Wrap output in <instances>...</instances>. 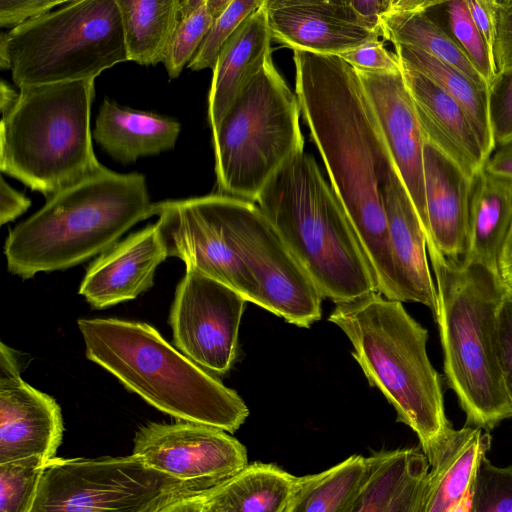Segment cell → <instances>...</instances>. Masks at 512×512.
<instances>
[{"mask_svg":"<svg viewBox=\"0 0 512 512\" xmlns=\"http://www.w3.org/2000/svg\"><path fill=\"white\" fill-rule=\"evenodd\" d=\"M295 94L331 182L372 269L378 292L403 302L382 187L397 171L356 70L337 55L294 50Z\"/></svg>","mask_w":512,"mask_h":512,"instance_id":"6da1fadb","label":"cell"},{"mask_svg":"<svg viewBox=\"0 0 512 512\" xmlns=\"http://www.w3.org/2000/svg\"><path fill=\"white\" fill-rule=\"evenodd\" d=\"M328 320L348 337L369 385L415 432L430 464L454 428L445 414L441 376L427 354L428 331L402 302L379 292L335 304Z\"/></svg>","mask_w":512,"mask_h":512,"instance_id":"7a4b0ae2","label":"cell"},{"mask_svg":"<svg viewBox=\"0 0 512 512\" xmlns=\"http://www.w3.org/2000/svg\"><path fill=\"white\" fill-rule=\"evenodd\" d=\"M153 207L143 174L117 173L102 165L10 230L4 244L7 268L28 279L83 263L154 215Z\"/></svg>","mask_w":512,"mask_h":512,"instance_id":"3957f363","label":"cell"},{"mask_svg":"<svg viewBox=\"0 0 512 512\" xmlns=\"http://www.w3.org/2000/svg\"><path fill=\"white\" fill-rule=\"evenodd\" d=\"M437 290L444 373L466 425L489 432L512 417L498 357V313L506 292L486 267L427 248Z\"/></svg>","mask_w":512,"mask_h":512,"instance_id":"277c9868","label":"cell"},{"mask_svg":"<svg viewBox=\"0 0 512 512\" xmlns=\"http://www.w3.org/2000/svg\"><path fill=\"white\" fill-rule=\"evenodd\" d=\"M87 359L128 390L177 419L233 433L249 409L236 391L196 365L146 323L82 318Z\"/></svg>","mask_w":512,"mask_h":512,"instance_id":"5b68a950","label":"cell"},{"mask_svg":"<svg viewBox=\"0 0 512 512\" xmlns=\"http://www.w3.org/2000/svg\"><path fill=\"white\" fill-rule=\"evenodd\" d=\"M255 203L323 297L337 304L378 292L345 209L312 155L288 160Z\"/></svg>","mask_w":512,"mask_h":512,"instance_id":"8992f818","label":"cell"},{"mask_svg":"<svg viewBox=\"0 0 512 512\" xmlns=\"http://www.w3.org/2000/svg\"><path fill=\"white\" fill-rule=\"evenodd\" d=\"M94 79L19 89L2 114L0 170L46 199L96 172L90 130Z\"/></svg>","mask_w":512,"mask_h":512,"instance_id":"52a82bcc","label":"cell"},{"mask_svg":"<svg viewBox=\"0 0 512 512\" xmlns=\"http://www.w3.org/2000/svg\"><path fill=\"white\" fill-rule=\"evenodd\" d=\"M128 61L117 0H72L0 38V66L19 88L94 79Z\"/></svg>","mask_w":512,"mask_h":512,"instance_id":"ba28073f","label":"cell"},{"mask_svg":"<svg viewBox=\"0 0 512 512\" xmlns=\"http://www.w3.org/2000/svg\"><path fill=\"white\" fill-rule=\"evenodd\" d=\"M300 114L270 59L212 131L219 194L255 203L272 176L304 152Z\"/></svg>","mask_w":512,"mask_h":512,"instance_id":"9c48e42d","label":"cell"},{"mask_svg":"<svg viewBox=\"0 0 512 512\" xmlns=\"http://www.w3.org/2000/svg\"><path fill=\"white\" fill-rule=\"evenodd\" d=\"M175 479L139 458H52L30 512H161L213 488Z\"/></svg>","mask_w":512,"mask_h":512,"instance_id":"30bf717a","label":"cell"},{"mask_svg":"<svg viewBox=\"0 0 512 512\" xmlns=\"http://www.w3.org/2000/svg\"><path fill=\"white\" fill-rule=\"evenodd\" d=\"M232 197L210 194L154 203L156 224L168 256L180 258L186 269L217 280L258 304L257 286L236 243Z\"/></svg>","mask_w":512,"mask_h":512,"instance_id":"8fae6325","label":"cell"},{"mask_svg":"<svg viewBox=\"0 0 512 512\" xmlns=\"http://www.w3.org/2000/svg\"><path fill=\"white\" fill-rule=\"evenodd\" d=\"M240 256L258 290V306L308 328L321 318L323 296L281 235L254 202L232 197Z\"/></svg>","mask_w":512,"mask_h":512,"instance_id":"7c38bea8","label":"cell"},{"mask_svg":"<svg viewBox=\"0 0 512 512\" xmlns=\"http://www.w3.org/2000/svg\"><path fill=\"white\" fill-rule=\"evenodd\" d=\"M246 302L231 287L186 269L170 311L173 344L206 372L226 374L237 357Z\"/></svg>","mask_w":512,"mask_h":512,"instance_id":"4fadbf2b","label":"cell"},{"mask_svg":"<svg viewBox=\"0 0 512 512\" xmlns=\"http://www.w3.org/2000/svg\"><path fill=\"white\" fill-rule=\"evenodd\" d=\"M132 454L175 479L211 486L248 464L246 448L236 438L222 429L187 421L142 426Z\"/></svg>","mask_w":512,"mask_h":512,"instance_id":"5bb4252c","label":"cell"},{"mask_svg":"<svg viewBox=\"0 0 512 512\" xmlns=\"http://www.w3.org/2000/svg\"><path fill=\"white\" fill-rule=\"evenodd\" d=\"M63 419L55 399L24 382L16 352L0 346V464L28 458L47 463L61 443Z\"/></svg>","mask_w":512,"mask_h":512,"instance_id":"9a60e30c","label":"cell"},{"mask_svg":"<svg viewBox=\"0 0 512 512\" xmlns=\"http://www.w3.org/2000/svg\"><path fill=\"white\" fill-rule=\"evenodd\" d=\"M263 7L272 40L293 51L340 56L381 35L350 1L264 0Z\"/></svg>","mask_w":512,"mask_h":512,"instance_id":"2e32d148","label":"cell"},{"mask_svg":"<svg viewBox=\"0 0 512 512\" xmlns=\"http://www.w3.org/2000/svg\"><path fill=\"white\" fill-rule=\"evenodd\" d=\"M355 70L375 111L401 179L425 229L423 173L425 138L402 70Z\"/></svg>","mask_w":512,"mask_h":512,"instance_id":"e0dca14e","label":"cell"},{"mask_svg":"<svg viewBox=\"0 0 512 512\" xmlns=\"http://www.w3.org/2000/svg\"><path fill=\"white\" fill-rule=\"evenodd\" d=\"M167 257L158 225H148L94 260L86 271L79 294L96 309L135 299L153 285L155 270Z\"/></svg>","mask_w":512,"mask_h":512,"instance_id":"ac0fdd59","label":"cell"},{"mask_svg":"<svg viewBox=\"0 0 512 512\" xmlns=\"http://www.w3.org/2000/svg\"><path fill=\"white\" fill-rule=\"evenodd\" d=\"M427 248L462 261L468 247L472 180L453 160L425 140L423 149Z\"/></svg>","mask_w":512,"mask_h":512,"instance_id":"d6986e66","label":"cell"},{"mask_svg":"<svg viewBox=\"0 0 512 512\" xmlns=\"http://www.w3.org/2000/svg\"><path fill=\"white\" fill-rule=\"evenodd\" d=\"M392 255L403 302H417L437 315L436 285L427 259L424 228L397 171L382 187Z\"/></svg>","mask_w":512,"mask_h":512,"instance_id":"ffe728a7","label":"cell"},{"mask_svg":"<svg viewBox=\"0 0 512 512\" xmlns=\"http://www.w3.org/2000/svg\"><path fill=\"white\" fill-rule=\"evenodd\" d=\"M426 141L453 160L471 179L488 160L463 109L424 75L401 63Z\"/></svg>","mask_w":512,"mask_h":512,"instance_id":"44dd1931","label":"cell"},{"mask_svg":"<svg viewBox=\"0 0 512 512\" xmlns=\"http://www.w3.org/2000/svg\"><path fill=\"white\" fill-rule=\"evenodd\" d=\"M429 467L418 448L373 452L351 512H420Z\"/></svg>","mask_w":512,"mask_h":512,"instance_id":"7402d4cb","label":"cell"},{"mask_svg":"<svg viewBox=\"0 0 512 512\" xmlns=\"http://www.w3.org/2000/svg\"><path fill=\"white\" fill-rule=\"evenodd\" d=\"M263 5L245 19L217 58L208 96V120L212 131L272 59V38Z\"/></svg>","mask_w":512,"mask_h":512,"instance_id":"603a6c76","label":"cell"},{"mask_svg":"<svg viewBox=\"0 0 512 512\" xmlns=\"http://www.w3.org/2000/svg\"><path fill=\"white\" fill-rule=\"evenodd\" d=\"M490 441V434L478 427L453 429L429 464L420 512H456L471 499L475 475Z\"/></svg>","mask_w":512,"mask_h":512,"instance_id":"cb8c5ba5","label":"cell"},{"mask_svg":"<svg viewBox=\"0 0 512 512\" xmlns=\"http://www.w3.org/2000/svg\"><path fill=\"white\" fill-rule=\"evenodd\" d=\"M180 123L159 114L122 107L105 99L92 136L113 159L121 163L157 155L174 148Z\"/></svg>","mask_w":512,"mask_h":512,"instance_id":"d4e9b609","label":"cell"},{"mask_svg":"<svg viewBox=\"0 0 512 512\" xmlns=\"http://www.w3.org/2000/svg\"><path fill=\"white\" fill-rule=\"evenodd\" d=\"M511 226L512 181L481 170L472 180L468 247L462 261L499 275V259Z\"/></svg>","mask_w":512,"mask_h":512,"instance_id":"484cf974","label":"cell"},{"mask_svg":"<svg viewBox=\"0 0 512 512\" xmlns=\"http://www.w3.org/2000/svg\"><path fill=\"white\" fill-rule=\"evenodd\" d=\"M299 478L275 464L248 463L203 499L212 512H286Z\"/></svg>","mask_w":512,"mask_h":512,"instance_id":"4316f807","label":"cell"},{"mask_svg":"<svg viewBox=\"0 0 512 512\" xmlns=\"http://www.w3.org/2000/svg\"><path fill=\"white\" fill-rule=\"evenodd\" d=\"M128 61H164L180 19V0H117Z\"/></svg>","mask_w":512,"mask_h":512,"instance_id":"83f0119b","label":"cell"},{"mask_svg":"<svg viewBox=\"0 0 512 512\" xmlns=\"http://www.w3.org/2000/svg\"><path fill=\"white\" fill-rule=\"evenodd\" d=\"M399 61L427 77L463 109L489 159L496 149L488 115V89L449 64L419 50L395 45Z\"/></svg>","mask_w":512,"mask_h":512,"instance_id":"f1b7e54d","label":"cell"},{"mask_svg":"<svg viewBox=\"0 0 512 512\" xmlns=\"http://www.w3.org/2000/svg\"><path fill=\"white\" fill-rule=\"evenodd\" d=\"M424 5L408 10H393L383 18L381 35L393 45L419 49L458 69L481 87H489L481 74L450 36L424 11Z\"/></svg>","mask_w":512,"mask_h":512,"instance_id":"f546056e","label":"cell"},{"mask_svg":"<svg viewBox=\"0 0 512 512\" xmlns=\"http://www.w3.org/2000/svg\"><path fill=\"white\" fill-rule=\"evenodd\" d=\"M366 472V457L351 455L316 474L299 478L286 512H351Z\"/></svg>","mask_w":512,"mask_h":512,"instance_id":"4dcf8cb0","label":"cell"},{"mask_svg":"<svg viewBox=\"0 0 512 512\" xmlns=\"http://www.w3.org/2000/svg\"><path fill=\"white\" fill-rule=\"evenodd\" d=\"M180 1V19L163 61L170 79L177 78L188 65L212 24L231 0Z\"/></svg>","mask_w":512,"mask_h":512,"instance_id":"1f68e13d","label":"cell"},{"mask_svg":"<svg viewBox=\"0 0 512 512\" xmlns=\"http://www.w3.org/2000/svg\"><path fill=\"white\" fill-rule=\"evenodd\" d=\"M424 11L450 36L490 85L497 74L493 55L470 16L466 0H430Z\"/></svg>","mask_w":512,"mask_h":512,"instance_id":"d6a6232c","label":"cell"},{"mask_svg":"<svg viewBox=\"0 0 512 512\" xmlns=\"http://www.w3.org/2000/svg\"><path fill=\"white\" fill-rule=\"evenodd\" d=\"M45 464L38 458L0 464V512H30Z\"/></svg>","mask_w":512,"mask_h":512,"instance_id":"836d02e7","label":"cell"},{"mask_svg":"<svg viewBox=\"0 0 512 512\" xmlns=\"http://www.w3.org/2000/svg\"><path fill=\"white\" fill-rule=\"evenodd\" d=\"M264 0H231L224 12L214 21L187 67L193 71L213 70L217 58L245 19L260 8Z\"/></svg>","mask_w":512,"mask_h":512,"instance_id":"e575fe53","label":"cell"},{"mask_svg":"<svg viewBox=\"0 0 512 512\" xmlns=\"http://www.w3.org/2000/svg\"><path fill=\"white\" fill-rule=\"evenodd\" d=\"M470 512H512V465L498 467L484 456L471 493Z\"/></svg>","mask_w":512,"mask_h":512,"instance_id":"d590c367","label":"cell"},{"mask_svg":"<svg viewBox=\"0 0 512 512\" xmlns=\"http://www.w3.org/2000/svg\"><path fill=\"white\" fill-rule=\"evenodd\" d=\"M488 115L496 147L512 142V69L499 71L488 87Z\"/></svg>","mask_w":512,"mask_h":512,"instance_id":"8d00e7d4","label":"cell"},{"mask_svg":"<svg viewBox=\"0 0 512 512\" xmlns=\"http://www.w3.org/2000/svg\"><path fill=\"white\" fill-rule=\"evenodd\" d=\"M354 69L368 71H396L401 69L396 53L388 51L382 41L372 40L340 55Z\"/></svg>","mask_w":512,"mask_h":512,"instance_id":"74e56055","label":"cell"},{"mask_svg":"<svg viewBox=\"0 0 512 512\" xmlns=\"http://www.w3.org/2000/svg\"><path fill=\"white\" fill-rule=\"evenodd\" d=\"M498 357L504 387L512 407V291L507 288L498 313Z\"/></svg>","mask_w":512,"mask_h":512,"instance_id":"f35d334b","label":"cell"},{"mask_svg":"<svg viewBox=\"0 0 512 512\" xmlns=\"http://www.w3.org/2000/svg\"><path fill=\"white\" fill-rule=\"evenodd\" d=\"M66 0H0V26L17 28L42 16Z\"/></svg>","mask_w":512,"mask_h":512,"instance_id":"ab89813d","label":"cell"},{"mask_svg":"<svg viewBox=\"0 0 512 512\" xmlns=\"http://www.w3.org/2000/svg\"><path fill=\"white\" fill-rule=\"evenodd\" d=\"M493 59L497 72L512 69V0H495Z\"/></svg>","mask_w":512,"mask_h":512,"instance_id":"60d3db41","label":"cell"},{"mask_svg":"<svg viewBox=\"0 0 512 512\" xmlns=\"http://www.w3.org/2000/svg\"><path fill=\"white\" fill-rule=\"evenodd\" d=\"M470 16L493 55L495 41V0H466Z\"/></svg>","mask_w":512,"mask_h":512,"instance_id":"b9f144b4","label":"cell"},{"mask_svg":"<svg viewBox=\"0 0 512 512\" xmlns=\"http://www.w3.org/2000/svg\"><path fill=\"white\" fill-rule=\"evenodd\" d=\"M31 206V200L24 194L12 188L4 178L0 184V224L13 221L26 212Z\"/></svg>","mask_w":512,"mask_h":512,"instance_id":"7bdbcfd3","label":"cell"},{"mask_svg":"<svg viewBox=\"0 0 512 512\" xmlns=\"http://www.w3.org/2000/svg\"><path fill=\"white\" fill-rule=\"evenodd\" d=\"M350 4L369 29L381 33V23L392 9V0H354Z\"/></svg>","mask_w":512,"mask_h":512,"instance_id":"ee69618b","label":"cell"},{"mask_svg":"<svg viewBox=\"0 0 512 512\" xmlns=\"http://www.w3.org/2000/svg\"><path fill=\"white\" fill-rule=\"evenodd\" d=\"M484 170L512 181V142L498 147L487 160Z\"/></svg>","mask_w":512,"mask_h":512,"instance_id":"f6af8a7d","label":"cell"},{"mask_svg":"<svg viewBox=\"0 0 512 512\" xmlns=\"http://www.w3.org/2000/svg\"><path fill=\"white\" fill-rule=\"evenodd\" d=\"M499 276L505 287L512 291V226L500 255Z\"/></svg>","mask_w":512,"mask_h":512,"instance_id":"bcb514c9","label":"cell"},{"mask_svg":"<svg viewBox=\"0 0 512 512\" xmlns=\"http://www.w3.org/2000/svg\"><path fill=\"white\" fill-rule=\"evenodd\" d=\"M205 493V492H204ZM161 512H212L203 499V493L184 498L163 509Z\"/></svg>","mask_w":512,"mask_h":512,"instance_id":"7dc6e473","label":"cell"},{"mask_svg":"<svg viewBox=\"0 0 512 512\" xmlns=\"http://www.w3.org/2000/svg\"><path fill=\"white\" fill-rule=\"evenodd\" d=\"M19 92H16L12 87L1 81L0 86V109L1 113L7 112L17 101Z\"/></svg>","mask_w":512,"mask_h":512,"instance_id":"c3c4849f","label":"cell"}]
</instances>
